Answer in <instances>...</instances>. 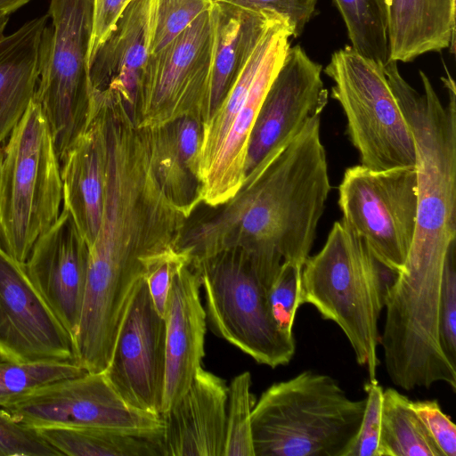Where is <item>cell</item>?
I'll list each match as a JSON object with an SVG mask.
<instances>
[{
  "label": "cell",
  "instance_id": "obj_21",
  "mask_svg": "<svg viewBox=\"0 0 456 456\" xmlns=\"http://www.w3.org/2000/svg\"><path fill=\"white\" fill-rule=\"evenodd\" d=\"M48 13L0 37V144L27 110L38 80L39 48Z\"/></svg>",
  "mask_w": 456,
  "mask_h": 456
},
{
  "label": "cell",
  "instance_id": "obj_4",
  "mask_svg": "<svg viewBox=\"0 0 456 456\" xmlns=\"http://www.w3.org/2000/svg\"><path fill=\"white\" fill-rule=\"evenodd\" d=\"M61 204L60 159L48 122L32 99L0 144V247L25 263Z\"/></svg>",
  "mask_w": 456,
  "mask_h": 456
},
{
  "label": "cell",
  "instance_id": "obj_9",
  "mask_svg": "<svg viewBox=\"0 0 456 456\" xmlns=\"http://www.w3.org/2000/svg\"><path fill=\"white\" fill-rule=\"evenodd\" d=\"M341 221L383 265L403 270L412 243L417 216L414 167L373 170L348 167L338 186Z\"/></svg>",
  "mask_w": 456,
  "mask_h": 456
},
{
  "label": "cell",
  "instance_id": "obj_25",
  "mask_svg": "<svg viewBox=\"0 0 456 456\" xmlns=\"http://www.w3.org/2000/svg\"><path fill=\"white\" fill-rule=\"evenodd\" d=\"M150 130L157 175L172 201L190 217L202 203L199 178L182 158L171 123Z\"/></svg>",
  "mask_w": 456,
  "mask_h": 456
},
{
  "label": "cell",
  "instance_id": "obj_22",
  "mask_svg": "<svg viewBox=\"0 0 456 456\" xmlns=\"http://www.w3.org/2000/svg\"><path fill=\"white\" fill-rule=\"evenodd\" d=\"M283 21L285 20L278 15L273 18L255 48L241 63L220 105L212 116L201 125L198 156L199 180L208 170L219 151L232 121L247 98L254 78L272 45L274 36Z\"/></svg>",
  "mask_w": 456,
  "mask_h": 456
},
{
  "label": "cell",
  "instance_id": "obj_39",
  "mask_svg": "<svg viewBox=\"0 0 456 456\" xmlns=\"http://www.w3.org/2000/svg\"><path fill=\"white\" fill-rule=\"evenodd\" d=\"M30 0H0V15L9 16Z\"/></svg>",
  "mask_w": 456,
  "mask_h": 456
},
{
  "label": "cell",
  "instance_id": "obj_34",
  "mask_svg": "<svg viewBox=\"0 0 456 456\" xmlns=\"http://www.w3.org/2000/svg\"><path fill=\"white\" fill-rule=\"evenodd\" d=\"M242 10L269 11L289 25L292 37H299L315 12L317 0H218Z\"/></svg>",
  "mask_w": 456,
  "mask_h": 456
},
{
  "label": "cell",
  "instance_id": "obj_13",
  "mask_svg": "<svg viewBox=\"0 0 456 456\" xmlns=\"http://www.w3.org/2000/svg\"><path fill=\"white\" fill-rule=\"evenodd\" d=\"M322 69L300 45L289 47L251 129L245 176L321 115L328 102Z\"/></svg>",
  "mask_w": 456,
  "mask_h": 456
},
{
  "label": "cell",
  "instance_id": "obj_1",
  "mask_svg": "<svg viewBox=\"0 0 456 456\" xmlns=\"http://www.w3.org/2000/svg\"><path fill=\"white\" fill-rule=\"evenodd\" d=\"M320 129V116L312 118L246 176L216 215L184 231L179 251L191 265L239 249L267 290L282 263L303 266L330 191Z\"/></svg>",
  "mask_w": 456,
  "mask_h": 456
},
{
  "label": "cell",
  "instance_id": "obj_24",
  "mask_svg": "<svg viewBox=\"0 0 456 456\" xmlns=\"http://www.w3.org/2000/svg\"><path fill=\"white\" fill-rule=\"evenodd\" d=\"M381 456H443L411 400L393 387L383 390Z\"/></svg>",
  "mask_w": 456,
  "mask_h": 456
},
{
  "label": "cell",
  "instance_id": "obj_2",
  "mask_svg": "<svg viewBox=\"0 0 456 456\" xmlns=\"http://www.w3.org/2000/svg\"><path fill=\"white\" fill-rule=\"evenodd\" d=\"M366 398L347 396L330 375L304 370L265 390L251 413L255 456H346Z\"/></svg>",
  "mask_w": 456,
  "mask_h": 456
},
{
  "label": "cell",
  "instance_id": "obj_12",
  "mask_svg": "<svg viewBox=\"0 0 456 456\" xmlns=\"http://www.w3.org/2000/svg\"><path fill=\"white\" fill-rule=\"evenodd\" d=\"M0 361L76 362L72 338L32 284L25 263L1 247Z\"/></svg>",
  "mask_w": 456,
  "mask_h": 456
},
{
  "label": "cell",
  "instance_id": "obj_8",
  "mask_svg": "<svg viewBox=\"0 0 456 456\" xmlns=\"http://www.w3.org/2000/svg\"><path fill=\"white\" fill-rule=\"evenodd\" d=\"M214 43L210 6L174 40L150 54L131 112L139 127L156 128L184 117L202 125L210 118Z\"/></svg>",
  "mask_w": 456,
  "mask_h": 456
},
{
  "label": "cell",
  "instance_id": "obj_27",
  "mask_svg": "<svg viewBox=\"0 0 456 456\" xmlns=\"http://www.w3.org/2000/svg\"><path fill=\"white\" fill-rule=\"evenodd\" d=\"M86 372L75 362L0 361V408L46 384Z\"/></svg>",
  "mask_w": 456,
  "mask_h": 456
},
{
  "label": "cell",
  "instance_id": "obj_38",
  "mask_svg": "<svg viewBox=\"0 0 456 456\" xmlns=\"http://www.w3.org/2000/svg\"><path fill=\"white\" fill-rule=\"evenodd\" d=\"M178 151L186 165L198 176V156L200 145L201 124L184 117L171 122Z\"/></svg>",
  "mask_w": 456,
  "mask_h": 456
},
{
  "label": "cell",
  "instance_id": "obj_28",
  "mask_svg": "<svg viewBox=\"0 0 456 456\" xmlns=\"http://www.w3.org/2000/svg\"><path fill=\"white\" fill-rule=\"evenodd\" d=\"M251 375H237L228 387L224 456H255L251 413L256 403L251 394Z\"/></svg>",
  "mask_w": 456,
  "mask_h": 456
},
{
  "label": "cell",
  "instance_id": "obj_15",
  "mask_svg": "<svg viewBox=\"0 0 456 456\" xmlns=\"http://www.w3.org/2000/svg\"><path fill=\"white\" fill-rule=\"evenodd\" d=\"M200 287L198 273L190 264L176 269L164 314L166 370L160 413L179 401L201 367L207 316Z\"/></svg>",
  "mask_w": 456,
  "mask_h": 456
},
{
  "label": "cell",
  "instance_id": "obj_5",
  "mask_svg": "<svg viewBox=\"0 0 456 456\" xmlns=\"http://www.w3.org/2000/svg\"><path fill=\"white\" fill-rule=\"evenodd\" d=\"M324 73L333 81L331 97L344 111L360 165L373 170L414 167L413 134L384 66L347 45L332 53Z\"/></svg>",
  "mask_w": 456,
  "mask_h": 456
},
{
  "label": "cell",
  "instance_id": "obj_32",
  "mask_svg": "<svg viewBox=\"0 0 456 456\" xmlns=\"http://www.w3.org/2000/svg\"><path fill=\"white\" fill-rule=\"evenodd\" d=\"M438 332L444 353L456 365V242L449 248L444 264Z\"/></svg>",
  "mask_w": 456,
  "mask_h": 456
},
{
  "label": "cell",
  "instance_id": "obj_16",
  "mask_svg": "<svg viewBox=\"0 0 456 456\" xmlns=\"http://www.w3.org/2000/svg\"><path fill=\"white\" fill-rule=\"evenodd\" d=\"M228 387L200 367L179 401L160 413L163 456H224Z\"/></svg>",
  "mask_w": 456,
  "mask_h": 456
},
{
  "label": "cell",
  "instance_id": "obj_19",
  "mask_svg": "<svg viewBox=\"0 0 456 456\" xmlns=\"http://www.w3.org/2000/svg\"><path fill=\"white\" fill-rule=\"evenodd\" d=\"M150 28L151 0H133L88 67L91 86L118 91L130 112L150 56Z\"/></svg>",
  "mask_w": 456,
  "mask_h": 456
},
{
  "label": "cell",
  "instance_id": "obj_31",
  "mask_svg": "<svg viewBox=\"0 0 456 456\" xmlns=\"http://www.w3.org/2000/svg\"><path fill=\"white\" fill-rule=\"evenodd\" d=\"M366 405L362 422L346 456H381L380 434L383 388L378 379L369 380L364 387Z\"/></svg>",
  "mask_w": 456,
  "mask_h": 456
},
{
  "label": "cell",
  "instance_id": "obj_20",
  "mask_svg": "<svg viewBox=\"0 0 456 456\" xmlns=\"http://www.w3.org/2000/svg\"><path fill=\"white\" fill-rule=\"evenodd\" d=\"M389 58L410 62L430 52H455L456 0H387Z\"/></svg>",
  "mask_w": 456,
  "mask_h": 456
},
{
  "label": "cell",
  "instance_id": "obj_40",
  "mask_svg": "<svg viewBox=\"0 0 456 456\" xmlns=\"http://www.w3.org/2000/svg\"><path fill=\"white\" fill-rule=\"evenodd\" d=\"M9 16L0 15V37L4 36L5 27L8 23Z\"/></svg>",
  "mask_w": 456,
  "mask_h": 456
},
{
  "label": "cell",
  "instance_id": "obj_11",
  "mask_svg": "<svg viewBox=\"0 0 456 456\" xmlns=\"http://www.w3.org/2000/svg\"><path fill=\"white\" fill-rule=\"evenodd\" d=\"M166 370L165 320L145 279L136 287L103 373L131 407L160 415Z\"/></svg>",
  "mask_w": 456,
  "mask_h": 456
},
{
  "label": "cell",
  "instance_id": "obj_26",
  "mask_svg": "<svg viewBox=\"0 0 456 456\" xmlns=\"http://www.w3.org/2000/svg\"><path fill=\"white\" fill-rule=\"evenodd\" d=\"M351 46L384 66L389 59L387 0H334Z\"/></svg>",
  "mask_w": 456,
  "mask_h": 456
},
{
  "label": "cell",
  "instance_id": "obj_29",
  "mask_svg": "<svg viewBox=\"0 0 456 456\" xmlns=\"http://www.w3.org/2000/svg\"><path fill=\"white\" fill-rule=\"evenodd\" d=\"M212 3L213 0H151L150 54L174 40Z\"/></svg>",
  "mask_w": 456,
  "mask_h": 456
},
{
  "label": "cell",
  "instance_id": "obj_35",
  "mask_svg": "<svg viewBox=\"0 0 456 456\" xmlns=\"http://www.w3.org/2000/svg\"><path fill=\"white\" fill-rule=\"evenodd\" d=\"M411 406L424 423L443 456H456V426L436 400H411Z\"/></svg>",
  "mask_w": 456,
  "mask_h": 456
},
{
  "label": "cell",
  "instance_id": "obj_23",
  "mask_svg": "<svg viewBox=\"0 0 456 456\" xmlns=\"http://www.w3.org/2000/svg\"><path fill=\"white\" fill-rule=\"evenodd\" d=\"M36 430L61 455L163 456L161 435L100 428L52 427Z\"/></svg>",
  "mask_w": 456,
  "mask_h": 456
},
{
  "label": "cell",
  "instance_id": "obj_14",
  "mask_svg": "<svg viewBox=\"0 0 456 456\" xmlns=\"http://www.w3.org/2000/svg\"><path fill=\"white\" fill-rule=\"evenodd\" d=\"M88 250L69 212L62 208L55 222L36 240L25 262L32 284L72 340L81 315Z\"/></svg>",
  "mask_w": 456,
  "mask_h": 456
},
{
  "label": "cell",
  "instance_id": "obj_36",
  "mask_svg": "<svg viewBox=\"0 0 456 456\" xmlns=\"http://www.w3.org/2000/svg\"><path fill=\"white\" fill-rule=\"evenodd\" d=\"M132 1L93 0V26L87 53V67L98 49L114 30L120 15Z\"/></svg>",
  "mask_w": 456,
  "mask_h": 456
},
{
  "label": "cell",
  "instance_id": "obj_37",
  "mask_svg": "<svg viewBox=\"0 0 456 456\" xmlns=\"http://www.w3.org/2000/svg\"><path fill=\"white\" fill-rule=\"evenodd\" d=\"M190 261L180 253L178 256L166 259L152 268L145 277L146 285L153 305L159 315L164 317L168 296L171 289L173 275L183 264Z\"/></svg>",
  "mask_w": 456,
  "mask_h": 456
},
{
  "label": "cell",
  "instance_id": "obj_7",
  "mask_svg": "<svg viewBox=\"0 0 456 456\" xmlns=\"http://www.w3.org/2000/svg\"><path fill=\"white\" fill-rule=\"evenodd\" d=\"M191 266L204 289L207 321L216 336L271 368L292 360L295 338L279 328L268 290L242 251L226 250Z\"/></svg>",
  "mask_w": 456,
  "mask_h": 456
},
{
  "label": "cell",
  "instance_id": "obj_18",
  "mask_svg": "<svg viewBox=\"0 0 456 456\" xmlns=\"http://www.w3.org/2000/svg\"><path fill=\"white\" fill-rule=\"evenodd\" d=\"M104 134L92 89L86 125L61 162L62 208L90 247L99 230L104 191Z\"/></svg>",
  "mask_w": 456,
  "mask_h": 456
},
{
  "label": "cell",
  "instance_id": "obj_6",
  "mask_svg": "<svg viewBox=\"0 0 456 456\" xmlns=\"http://www.w3.org/2000/svg\"><path fill=\"white\" fill-rule=\"evenodd\" d=\"M47 13L52 24L43 30L33 99L48 122L61 163L89 116L93 0H50Z\"/></svg>",
  "mask_w": 456,
  "mask_h": 456
},
{
  "label": "cell",
  "instance_id": "obj_3",
  "mask_svg": "<svg viewBox=\"0 0 456 456\" xmlns=\"http://www.w3.org/2000/svg\"><path fill=\"white\" fill-rule=\"evenodd\" d=\"M382 266L364 241L338 221L322 248L309 256L301 270L302 305H314L323 319L340 328L358 364L366 366L369 380L377 379L379 365Z\"/></svg>",
  "mask_w": 456,
  "mask_h": 456
},
{
  "label": "cell",
  "instance_id": "obj_10",
  "mask_svg": "<svg viewBox=\"0 0 456 456\" xmlns=\"http://www.w3.org/2000/svg\"><path fill=\"white\" fill-rule=\"evenodd\" d=\"M2 409L15 422L33 429L100 428L162 436L164 428L160 415L129 406L103 371L53 381Z\"/></svg>",
  "mask_w": 456,
  "mask_h": 456
},
{
  "label": "cell",
  "instance_id": "obj_33",
  "mask_svg": "<svg viewBox=\"0 0 456 456\" xmlns=\"http://www.w3.org/2000/svg\"><path fill=\"white\" fill-rule=\"evenodd\" d=\"M36 429L12 419L0 408V456H61Z\"/></svg>",
  "mask_w": 456,
  "mask_h": 456
},
{
  "label": "cell",
  "instance_id": "obj_30",
  "mask_svg": "<svg viewBox=\"0 0 456 456\" xmlns=\"http://www.w3.org/2000/svg\"><path fill=\"white\" fill-rule=\"evenodd\" d=\"M302 267L282 263L280 272L268 289V301L273 316L279 328L287 335L294 336L293 325L301 301Z\"/></svg>",
  "mask_w": 456,
  "mask_h": 456
},
{
  "label": "cell",
  "instance_id": "obj_17",
  "mask_svg": "<svg viewBox=\"0 0 456 456\" xmlns=\"http://www.w3.org/2000/svg\"><path fill=\"white\" fill-rule=\"evenodd\" d=\"M290 37L291 30L283 21L219 151L200 178L201 201L209 207H220L225 203L236 194L245 181L249 134L264 99L290 46Z\"/></svg>",
  "mask_w": 456,
  "mask_h": 456
}]
</instances>
